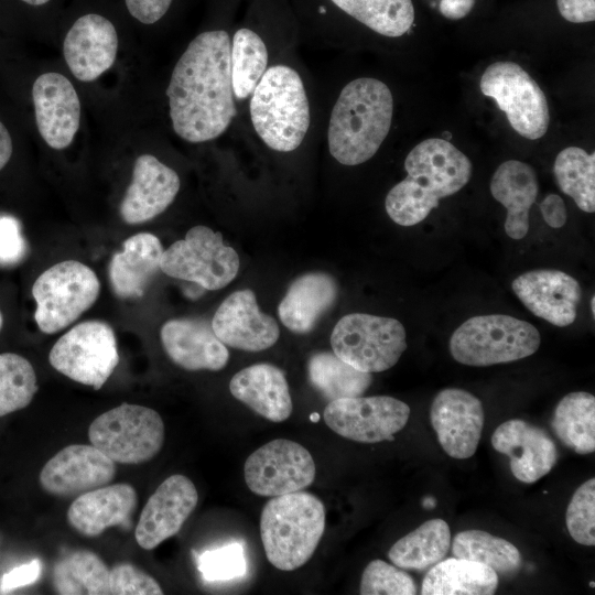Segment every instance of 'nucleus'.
I'll use <instances>...</instances> for the list:
<instances>
[{"mask_svg":"<svg viewBox=\"0 0 595 595\" xmlns=\"http://www.w3.org/2000/svg\"><path fill=\"white\" fill-rule=\"evenodd\" d=\"M181 186L177 173L154 155L134 161L132 180L120 204V215L130 225L142 224L163 213Z\"/></svg>","mask_w":595,"mask_h":595,"instance_id":"nucleus-23","label":"nucleus"},{"mask_svg":"<svg viewBox=\"0 0 595 595\" xmlns=\"http://www.w3.org/2000/svg\"><path fill=\"white\" fill-rule=\"evenodd\" d=\"M393 97L381 80L360 77L340 91L331 112L327 141L332 156L344 165L371 159L389 133Z\"/></svg>","mask_w":595,"mask_h":595,"instance_id":"nucleus-3","label":"nucleus"},{"mask_svg":"<svg viewBox=\"0 0 595 595\" xmlns=\"http://www.w3.org/2000/svg\"><path fill=\"white\" fill-rule=\"evenodd\" d=\"M498 586V575L489 566L466 559L440 561L425 574L422 595H491Z\"/></svg>","mask_w":595,"mask_h":595,"instance_id":"nucleus-30","label":"nucleus"},{"mask_svg":"<svg viewBox=\"0 0 595 595\" xmlns=\"http://www.w3.org/2000/svg\"><path fill=\"white\" fill-rule=\"evenodd\" d=\"M230 393L272 422L285 421L292 399L284 372L271 364H256L238 371L229 382Z\"/></svg>","mask_w":595,"mask_h":595,"instance_id":"nucleus-27","label":"nucleus"},{"mask_svg":"<svg viewBox=\"0 0 595 595\" xmlns=\"http://www.w3.org/2000/svg\"><path fill=\"white\" fill-rule=\"evenodd\" d=\"M325 530V507L314 495L295 491L271 498L260 516V536L268 561L294 571L314 554Z\"/></svg>","mask_w":595,"mask_h":595,"instance_id":"nucleus-4","label":"nucleus"},{"mask_svg":"<svg viewBox=\"0 0 595 595\" xmlns=\"http://www.w3.org/2000/svg\"><path fill=\"white\" fill-rule=\"evenodd\" d=\"M28 4H31V6H43L45 3H47L48 1L51 0H21Z\"/></svg>","mask_w":595,"mask_h":595,"instance_id":"nucleus-51","label":"nucleus"},{"mask_svg":"<svg viewBox=\"0 0 595 595\" xmlns=\"http://www.w3.org/2000/svg\"><path fill=\"white\" fill-rule=\"evenodd\" d=\"M359 593L361 595H414L416 585L408 573L382 560H374L365 567Z\"/></svg>","mask_w":595,"mask_h":595,"instance_id":"nucleus-40","label":"nucleus"},{"mask_svg":"<svg viewBox=\"0 0 595 595\" xmlns=\"http://www.w3.org/2000/svg\"><path fill=\"white\" fill-rule=\"evenodd\" d=\"M570 536L580 544H595V478L583 483L573 494L566 509Z\"/></svg>","mask_w":595,"mask_h":595,"instance_id":"nucleus-41","label":"nucleus"},{"mask_svg":"<svg viewBox=\"0 0 595 595\" xmlns=\"http://www.w3.org/2000/svg\"><path fill=\"white\" fill-rule=\"evenodd\" d=\"M116 475V464L94 445L72 444L51 457L39 480L47 494L77 497L108 485Z\"/></svg>","mask_w":595,"mask_h":595,"instance_id":"nucleus-16","label":"nucleus"},{"mask_svg":"<svg viewBox=\"0 0 595 595\" xmlns=\"http://www.w3.org/2000/svg\"><path fill=\"white\" fill-rule=\"evenodd\" d=\"M250 118L258 137L278 152H291L304 140L311 121L300 74L286 65L268 68L251 94Z\"/></svg>","mask_w":595,"mask_h":595,"instance_id":"nucleus-5","label":"nucleus"},{"mask_svg":"<svg viewBox=\"0 0 595 595\" xmlns=\"http://www.w3.org/2000/svg\"><path fill=\"white\" fill-rule=\"evenodd\" d=\"M475 0H441L440 12L447 19L458 20L469 13Z\"/></svg>","mask_w":595,"mask_h":595,"instance_id":"nucleus-49","label":"nucleus"},{"mask_svg":"<svg viewBox=\"0 0 595 595\" xmlns=\"http://www.w3.org/2000/svg\"><path fill=\"white\" fill-rule=\"evenodd\" d=\"M555 436L580 455L595 451V397L577 391L564 396L551 420Z\"/></svg>","mask_w":595,"mask_h":595,"instance_id":"nucleus-32","label":"nucleus"},{"mask_svg":"<svg viewBox=\"0 0 595 595\" xmlns=\"http://www.w3.org/2000/svg\"><path fill=\"white\" fill-rule=\"evenodd\" d=\"M164 423L153 409L122 403L98 415L89 425L90 444L115 463L141 464L152 459L164 443Z\"/></svg>","mask_w":595,"mask_h":595,"instance_id":"nucleus-8","label":"nucleus"},{"mask_svg":"<svg viewBox=\"0 0 595 595\" xmlns=\"http://www.w3.org/2000/svg\"><path fill=\"white\" fill-rule=\"evenodd\" d=\"M197 567L207 582H221L240 577L246 573V558L241 544L230 543L202 553Z\"/></svg>","mask_w":595,"mask_h":595,"instance_id":"nucleus-42","label":"nucleus"},{"mask_svg":"<svg viewBox=\"0 0 595 595\" xmlns=\"http://www.w3.org/2000/svg\"><path fill=\"white\" fill-rule=\"evenodd\" d=\"M99 292L96 273L83 262L65 260L53 264L32 286L37 327L45 334L64 329L96 302Z\"/></svg>","mask_w":595,"mask_h":595,"instance_id":"nucleus-7","label":"nucleus"},{"mask_svg":"<svg viewBox=\"0 0 595 595\" xmlns=\"http://www.w3.org/2000/svg\"><path fill=\"white\" fill-rule=\"evenodd\" d=\"M560 14L573 23L595 20V0H556Z\"/></svg>","mask_w":595,"mask_h":595,"instance_id":"nucleus-47","label":"nucleus"},{"mask_svg":"<svg viewBox=\"0 0 595 595\" xmlns=\"http://www.w3.org/2000/svg\"><path fill=\"white\" fill-rule=\"evenodd\" d=\"M109 575L110 570L96 553L77 550L55 563L53 586L62 595H107Z\"/></svg>","mask_w":595,"mask_h":595,"instance_id":"nucleus-33","label":"nucleus"},{"mask_svg":"<svg viewBox=\"0 0 595 595\" xmlns=\"http://www.w3.org/2000/svg\"><path fill=\"white\" fill-rule=\"evenodd\" d=\"M307 375L311 385L328 401L359 397L372 382L370 372L354 368L329 351L310 357Z\"/></svg>","mask_w":595,"mask_h":595,"instance_id":"nucleus-34","label":"nucleus"},{"mask_svg":"<svg viewBox=\"0 0 595 595\" xmlns=\"http://www.w3.org/2000/svg\"><path fill=\"white\" fill-rule=\"evenodd\" d=\"M331 345L333 353L354 368L380 372L393 367L405 350V329L396 318L347 314L333 328Z\"/></svg>","mask_w":595,"mask_h":595,"instance_id":"nucleus-9","label":"nucleus"},{"mask_svg":"<svg viewBox=\"0 0 595 595\" xmlns=\"http://www.w3.org/2000/svg\"><path fill=\"white\" fill-rule=\"evenodd\" d=\"M137 506L138 495L130 484L105 485L77 496L67 510V521L88 538L110 527L129 530Z\"/></svg>","mask_w":595,"mask_h":595,"instance_id":"nucleus-25","label":"nucleus"},{"mask_svg":"<svg viewBox=\"0 0 595 595\" xmlns=\"http://www.w3.org/2000/svg\"><path fill=\"white\" fill-rule=\"evenodd\" d=\"M479 87L483 95L497 102L520 136L537 140L547 133L550 122L547 97L520 65L506 61L489 65Z\"/></svg>","mask_w":595,"mask_h":595,"instance_id":"nucleus-12","label":"nucleus"},{"mask_svg":"<svg viewBox=\"0 0 595 595\" xmlns=\"http://www.w3.org/2000/svg\"><path fill=\"white\" fill-rule=\"evenodd\" d=\"M160 337L170 359L185 370L218 371L228 363L226 345L205 318L170 320L162 325Z\"/></svg>","mask_w":595,"mask_h":595,"instance_id":"nucleus-24","label":"nucleus"},{"mask_svg":"<svg viewBox=\"0 0 595 595\" xmlns=\"http://www.w3.org/2000/svg\"><path fill=\"white\" fill-rule=\"evenodd\" d=\"M41 573L42 562L39 559L13 567L1 576L0 594L35 583L41 577Z\"/></svg>","mask_w":595,"mask_h":595,"instance_id":"nucleus-45","label":"nucleus"},{"mask_svg":"<svg viewBox=\"0 0 595 595\" xmlns=\"http://www.w3.org/2000/svg\"><path fill=\"white\" fill-rule=\"evenodd\" d=\"M26 253V242L19 220L9 215H0V264L19 263Z\"/></svg>","mask_w":595,"mask_h":595,"instance_id":"nucleus-44","label":"nucleus"},{"mask_svg":"<svg viewBox=\"0 0 595 595\" xmlns=\"http://www.w3.org/2000/svg\"><path fill=\"white\" fill-rule=\"evenodd\" d=\"M35 122L45 143L55 150L71 145L82 116L80 100L73 84L55 72L40 75L32 86Z\"/></svg>","mask_w":595,"mask_h":595,"instance_id":"nucleus-18","label":"nucleus"},{"mask_svg":"<svg viewBox=\"0 0 595 595\" xmlns=\"http://www.w3.org/2000/svg\"><path fill=\"white\" fill-rule=\"evenodd\" d=\"M553 173L560 190L586 213L595 212V154L567 147L555 158Z\"/></svg>","mask_w":595,"mask_h":595,"instance_id":"nucleus-37","label":"nucleus"},{"mask_svg":"<svg viewBox=\"0 0 595 595\" xmlns=\"http://www.w3.org/2000/svg\"><path fill=\"white\" fill-rule=\"evenodd\" d=\"M2 325H3V316H2V313L0 311V331L2 328Z\"/></svg>","mask_w":595,"mask_h":595,"instance_id":"nucleus-53","label":"nucleus"},{"mask_svg":"<svg viewBox=\"0 0 595 595\" xmlns=\"http://www.w3.org/2000/svg\"><path fill=\"white\" fill-rule=\"evenodd\" d=\"M536 171L528 163L509 160L501 163L490 181L493 197L507 209L505 231L522 239L529 230V212L538 196Z\"/></svg>","mask_w":595,"mask_h":595,"instance_id":"nucleus-29","label":"nucleus"},{"mask_svg":"<svg viewBox=\"0 0 595 595\" xmlns=\"http://www.w3.org/2000/svg\"><path fill=\"white\" fill-rule=\"evenodd\" d=\"M340 10L372 31L399 37L414 21L412 0H332Z\"/></svg>","mask_w":595,"mask_h":595,"instance_id":"nucleus-36","label":"nucleus"},{"mask_svg":"<svg viewBox=\"0 0 595 595\" xmlns=\"http://www.w3.org/2000/svg\"><path fill=\"white\" fill-rule=\"evenodd\" d=\"M595 296L593 295L592 299H591V312L593 314V317H594V314H595Z\"/></svg>","mask_w":595,"mask_h":595,"instance_id":"nucleus-52","label":"nucleus"},{"mask_svg":"<svg viewBox=\"0 0 595 595\" xmlns=\"http://www.w3.org/2000/svg\"><path fill=\"white\" fill-rule=\"evenodd\" d=\"M538 329L505 314L478 315L458 326L450 339V353L459 364L486 367L516 361L540 346Z\"/></svg>","mask_w":595,"mask_h":595,"instance_id":"nucleus-6","label":"nucleus"},{"mask_svg":"<svg viewBox=\"0 0 595 595\" xmlns=\"http://www.w3.org/2000/svg\"><path fill=\"white\" fill-rule=\"evenodd\" d=\"M491 445L509 457L512 475L526 484L549 474L558 461L552 437L543 429L520 419L498 425L491 435Z\"/></svg>","mask_w":595,"mask_h":595,"instance_id":"nucleus-22","label":"nucleus"},{"mask_svg":"<svg viewBox=\"0 0 595 595\" xmlns=\"http://www.w3.org/2000/svg\"><path fill=\"white\" fill-rule=\"evenodd\" d=\"M451 547V531L443 519H430L399 539L389 550L390 561L403 570H429L444 559Z\"/></svg>","mask_w":595,"mask_h":595,"instance_id":"nucleus-31","label":"nucleus"},{"mask_svg":"<svg viewBox=\"0 0 595 595\" xmlns=\"http://www.w3.org/2000/svg\"><path fill=\"white\" fill-rule=\"evenodd\" d=\"M110 595H161L159 583L130 563L115 565L109 575Z\"/></svg>","mask_w":595,"mask_h":595,"instance_id":"nucleus-43","label":"nucleus"},{"mask_svg":"<svg viewBox=\"0 0 595 595\" xmlns=\"http://www.w3.org/2000/svg\"><path fill=\"white\" fill-rule=\"evenodd\" d=\"M163 248L150 232L136 234L122 244L109 263V281L120 299L141 298L150 282L161 271Z\"/></svg>","mask_w":595,"mask_h":595,"instance_id":"nucleus-26","label":"nucleus"},{"mask_svg":"<svg viewBox=\"0 0 595 595\" xmlns=\"http://www.w3.org/2000/svg\"><path fill=\"white\" fill-rule=\"evenodd\" d=\"M48 361L69 379L98 390L119 364L113 329L102 321L82 322L57 339Z\"/></svg>","mask_w":595,"mask_h":595,"instance_id":"nucleus-11","label":"nucleus"},{"mask_svg":"<svg viewBox=\"0 0 595 595\" xmlns=\"http://www.w3.org/2000/svg\"><path fill=\"white\" fill-rule=\"evenodd\" d=\"M408 173L387 194L388 216L400 226L421 223L441 198L462 190L472 175L469 159L451 142L430 138L416 144L404 160Z\"/></svg>","mask_w":595,"mask_h":595,"instance_id":"nucleus-2","label":"nucleus"},{"mask_svg":"<svg viewBox=\"0 0 595 595\" xmlns=\"http://www.w3.org/2000/svg\"><path fill=\"white\" fill-rule=\"evenodd\" d=\"M13 152L11 136L0 121V171L7 165Z\"/></svg>","mask_w":595,"mask_h":595,"instance_id":"nucleus-50","label":"nucleus"},{"mask_svg":"<svg viewBox=\"0 0 595 595\" xmlns=\"http://www.w3.org/2000/svg\"><path fill=\"white\" fill-rule=\"evenodd\" d=\"M239 270V257L224 242L220 232L194 226L184 239L163 251L161 271L169 277L194 282L206 290L229 284Z\"/></svg>","mask_w":595,"mask_h":595,"instance_id":"nucleus-10","label":"nucleus"},{"mask_svg":"<svg viewBox=\"0 0 595 595\" xmlns=\"http://www.w3.org/2000/svg\"><path fill=\"white\" fill-rule=\"evenodd\" d=\"M230 63L234 95L246 99L267 71L268 50L262 39L250 29H239L231 40Z\"/></svg>","mask_w":595,"mask_h":595,"instance_id":"nucleus-38","label":"nucleus"},{"mask_svg":"<svg viewBox=\"0 0 595 595\" xmlns=\"http://www.w3.org/2000/svg\"><path fill=\"white\" fill-rule=\"evenodd\" d=\"M231 40L224 30L194 37L176 62L166 88L174 132L191 143L223 134L237 113Z\"/></svg>","mask_w":595,"mask_h":595,"instance_id":"nucleus-1","label":"nucleus"},{"mask_svg":"<svg viewBox=\"0 0 595 595\" xmlns=\"http://www.w3.org/2000/svg\"><path fill=\"white\" fill-rule=\"evenodd\" d=\"M118 53V34L107 18L88 13L68 30L63 54L72 74L80 82H93L108 71Z\"/></svg>","mask_w":595,"mask_h":595,"instance_id":"nucleus-21","label":"nucleus"},{"mask_svg":"<svg viewBox=\"0 0 595 595\" xmlns=\"http://www.w3.org/2000/svg\"><path fill=\"white\" fill-rule=\"evenodd\" d=\"M540 210L544 221L552 228H561L566 223L564 201L556 194H549L541 203Z\"/></svg>","mask_w":595,"mask_h":595,"instance_id":"nucleus-48","label":"nucleus"},{"mask_svg":"<svg viewBox=\"0 0 595 595\" xmlns=\"http://www.w3.org/2000/svg\"><path fill=\"white\" fill-rule=\"evenodd\" d=\"M198 502L193 482L181 474L169 476L150 496L134 530L136 541L144 550H153L175 536Z\"/></svg>","mask_w":595,"mask_h":595,"instance_id":"nucleus-17","label":"nucleus"},{"mask_svg":"<svg viewBox=\"0 0 595 595\" xmlns=\"http://www.w3.org/2000/svg\"><path fill=\"white\" fill-rule=\"evenodd\" d=\"M452 552L455 558L483 563L505 577L516 575L522 563L517 547L478 529L458 532L453 539Z\"/></svg>","mask_w":595,"mask_h":595,"instance_id":"nucleus-35","label":"nucleus"},{"mask_svg":"<svg viewBox=\"0 0 595 595\" xmlns=\"http://www.w3.org/2000/svg\"><path fill=\"white\" fill-rule=\"evenodd\" d=\"M37 391L31 363L14 353L0 354V416L28 407Z\"/></svg>","mask_w":595,"mask_h":595,"instance_id":"nucleus-39","label":"nucleus"},{"mask_svg":"<svg viewBox=\"0 0 595 595\" xmlns=\"http://www.w3.org/2000/svg\"><path fill=\"white\" fill-rule=\"evenodd\" d=\"M129 13L143 24L158 22L169 10L172 0H125Z\"/></svg>","mask_w":595,"mask_h":595,"instance_id":"nucleus-46","label":"nucleus"},{"mask_svg":"<svg viewBox=\"0 0 595 595\" xmlns=\"http://www.w3.org/2000/svg\"><path fill=\"white\" fill-rule=\"evenodd\" d=\"M210 323L220 342L246 351L268 349L280 335L275 320L259 310L255 293L248 289L228 295Z\"/></svg>","mask_w":595,"mask_h":595,"instance_id":"nucleus-19","label":"nucleus"},{"mask_svg":"<svg viewBox=\"0 0 595 595\" xmlns=\"http://www.w3.org/2000/svg\"><path fill=\"white\" fill-rule=\"evenodd\" d=\"M589 586L594 587L595 585H594V583L592 582V583H589Z\"/></svg>","mask_w":595,"mask_h":595,"instance_id":"nucleus-54","label":"nucleus"},{"mask_svg":"<svg viewBox=\"0 0 595 595\" xmlns=\"http://www.w3.org/2000/svg\"><path fill=\"white\" fill-rule=\"evenodd\" d=\"M512 291L536 316L564 327L576 318L582 289L576 279L560 270H532L517 277Z\"/></svg>","mask_w":595,"mask_h":595,"instance_id":"nucleus-20","label":"nucleus"},{"mask_svg":"<svg viewBox=\"0 0 595 595\" xmlns=\"http://www.w3.org/2000/svg\"><path fill=\"white\" fill-rule=\"evenodd\" d=\"M311 453L285 439L272 440L252 452L245 462L248 488L256 495L275 497L300 491L315 479Z\"/></svg>","mask_w":595,"mask_h":595,"instance_id":"nucleus-13","label":"nucleus"},{"mask_svg":"<svg viewBox=\"0 0 595 595\" xmlns=\"http://www.w3.org/2000/svg\"><path fill=\"white\" fill-rule=\"evenodd\" d=\"M338 294L335 279L324 272H310L295 279L278 306L282 324L296 334L311 332L334 305Z\"/></svg>","mask_w":595,"mask_h":595,"instance_id":"nucleus-28","label":"nucleus"},{"mask_svg":"<svg viewBox=\"0 0 595 595\" xmlns=\"http://www.w3.org/2000/svg\"><path fill=\"white\" fill-rule=\"evenodd\" d=\"M409 416V405L389 396L342 398L329 401L323 412L333 432L359 443L393 440Z\"/></svg>","mask_w":595,"mask_h":595,"instance_id":"nucleus-14","label":"nucleus"},{"mask_svg":"<svg viewBox=\"0 0 595 595\" xmlns=\"http://www.w3.org/2000/svg\"><path fill=\"white\" fill-rule=\"evenodd\" d=\"M430 421L448 456L465 459L475 454L485 422L484 408L476 396L459 388L443 389L432 401Z\"/></svg>","mask_w":595,"mask_h":595,"instance_id":"nucleus-15","label":"nucleus"}]
</instances>
